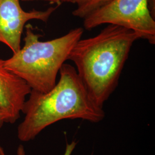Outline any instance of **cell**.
Masks as SVG:
<instances>
[{"mask_svg":"<svg viewBox=\"0 0 155 155\" xmlns=\"http://www.w3.org/2000/svg\"><path fill=\"white\" fill-rule=\"evenodd\" d=\"M113 0H63L62 3H70L76 5L72 15L83 19L93 12L107 5Z\"/></svg>","mask_w":155,"mask_h":155,"instance_id":"52a82bcc","label":"cell"},{"mask_svg":"<svg viewBox=\"0 0 155 155\" xmlns=\"http://www.w3.org/2000/svg\"><path fill=\"white\" fill-rule=\"evenodd\" d=\"M31 87L24 80L7 70L0 59V109L7 116V122L15 124L20 118Z\"/></svg>","mask_w":155,"mask_h":155,"instance_id":"8992f818","label":"cell"},{"mask_svg":"<svg viewBox=\"0 0 155 155\" xmlns=\"http://www.w3.org/2000/svg\"><path fill=\"white\" fill-rule=\"evenodd\" d=\"M20 1L0 0V43L6 45L13 54L21 48V36L27 23L33 20L47 22L60 6L45 11H25Z\"/></svg>","mask_w":155,"mask_h":155,"instance_id":"5b68a950","label":"cell"},{"mask_svg":"<svg viewBox=\"0 0 155 155\" xmlns=\"http://www.w3.org/2000/svg\"><path fill=\"white\" fill-rule=\"evenodd\" d=\"M59 79L49 91L31 90L22 109L24 118L17 127V137L28 142L46 127L63 120L81 119L91 123L102 121L105 113L90 97L75 67L64 63Z\"/></svg>","mask_w":155,"mask_h":155,"instance_id":"6da1fadb","label":"cell"},{"mask_svg":"<svg viewBox=\"0 0 155 155\" xmlns=\"http://www.w3.org/2000/svg\"><path fill=\"white\" fill-rule=\"evenodd\" d=\"M83 20L86 30L104 24L116 25L132 30L150 45L155 44V20L148 0H113Z\"/></svg>","mask_w":155,"mask_h":155,"instance_id":"277c9868","label":"cell"},{"mask_svg":"<svg viewBox=\"0 0 155 155\" xmlns=\"http://www.w3.org/2000/svg\"><path fill=\"white\" fill-rule=\"evenodd\" d=\"M84 29L74 28L59 38L40 41L33 27L25 25L24 45L4 66L24 80L32 90L45 93L52 89L61 66L68 61L75 45L82 38Z\"/></svg>","mask_w":155,"mask_h":155,"instance_id":"3957f363","label":"cell"},{"mask_svg":"<svg viewBox=\"0 0 155 155\" xmlns=\"http://www.w3.org/2000/svg\"><path fill=\"white\" fill-rule=\"evenodd\" d=\"M77 143L75 141H72L71 143H67L66 150L64 151L63 155H71L73 151L75 150ZM17 155H26L25 154V150L24 147L20 144L17 150ZM0 155H6L4 149L2 147V145L0 144Z\"/></svg>","mask_w":155,"mask_h":155,"instance_id":"ba28073f","label":"cell"},{"mask_svg":"<svg viewBox=\"0 0 155 155\" xmlns=\"http://www.w3.org/2000/svg\"><path fill=\"white\" fill-rule=\"evenodd\" d=\"M155 0H148L149 9L152 16L154 18L155 16Z\"/></svg>","mask_w":155,"mask_h":155,"instance_id":"8fae6325","label":"cell"},{"mask_svg":"<svg viewBox=\"0 0 155 155\" xmlns=\"http://www.w3.org/2000/svg\"><path fill=\"white\" fill-rule=\"evenodd\" d=\"M7 122V116L5 113L0 109V129L2 127L4 123Z\"/></svg>","mask_w":155,"mask_h":155,"instance_id":"9c48e42d","label":"cell"},{"mask_svg":"<svg viewBox=\"0 0 155 155\" xmlns=\"http://www.w3.org/2000/svg\"><path fill=\"white\" fill-rule=\"evenodd\" d=\"M140 39L132 30L107 24L91 38L79 39L68 61H72L79 77L95 103L103 108L118 86L134 43Z\"/></svg>","mask_w":155,"mask_h":155,"instance_id":"7a4b0ae2","label":"cell"},{"mask_svg":"<svg viewBox=\"0 0 155 155\" xmlns=\"http://www.w3.org/2000/svg\"><path fill=\"white\" fill-rule=\"evenodd\" d=\"M23 1H45L48 2L50 4H56V5H61L62 4L63 0H21Z\"/></svg>","mask_w":155,"mask_h":155,"instance_id":"30bf717a","label":"cell"}]
</instances>
